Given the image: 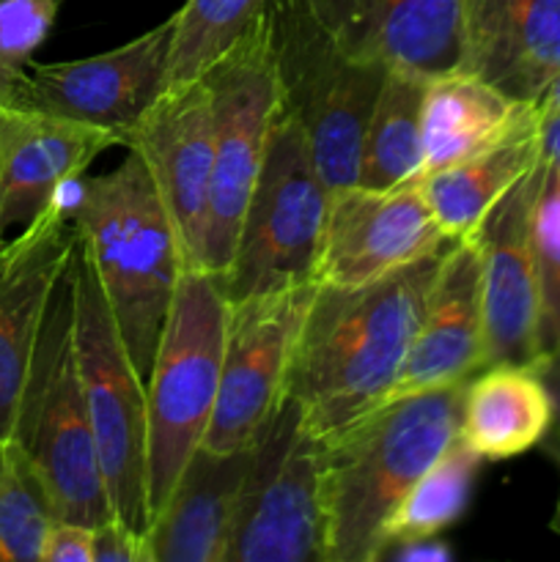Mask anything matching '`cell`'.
Segmentation results:
<instances>
[{
	"mask_svg": "<svg viewBox=\"0 0 560 562\" xmlns=\"http://www.w3.org/2000/svg\"><path fill=\"white\" fill-rule=\"evenodd\" d=\"M225 562H327L322 437L291 398L253 445Z\"/></svg>",
	"mask_w": 560,
	"mask_h": 562,
	"instance_id": "10",
	"label": "cell"
},
{
	"mask_svg": "<svg viewBox=\"0 0 560 562\" xmlns=\"http://www.w3.org/2000/svg\"><path fill=\"white\" fill-rule=\"evenodd\" d=\"M3 241H5V239H0V245H3Z\"/></svg>",
	"mask_w": 560,
	"mask_h": 562,
	"instance_id": "37",
	"label": "cell"
},
{
	"mask_svg": "<svg viewBox=\"0 0 560 562\" xmlns=\"http://www.w3.org/2000/svg\"><path fill=\"white\" fill-rule=\"evenodd\" d=\"M38 562H93V527L55 519L44 538Z\"/></svg>",
	"mask_w": 560,
	"mask_h": 562,
	"instance_id": "31",
	"label": "cell"
},
{
	"mask_svg": "<svg viewBox=\"0 0 560 562\" xmlns=\"http://www.w3.org/2000/svg\"><path fill=\"white\" fill-rule=\"evenodd\" d=\"M450 245L421 181L393 190L351 184L329 192L316 283L362 285L439 256Z\"/></svg>",
	"mask_w": 560,
	"mask_h": 562,
	"instance_id": "14",
	"label": "cell"
},
{
	"mask_svg": "<svg viewBox=\"0 0 560 562\" xmlns=\"http://www.w3.org/2000/svg\"><path fill=\"white\" fill-rule=\"evenodd\" d=\"M536 104L516 102L470 71L428 77L423 93V176L514 135Z\"/></svg>",
	"mask_w": 560,
	"mask_h": 562,
	"instance_id": "22",
	"label": "cell"
},
{
	"mask_svg": "<svg viewBox=\"0 0 560 562\" xmlns=\"http://www.w3.org/2000/svg\"><path fill=\"white\" fill-rule=\"evenodd\" d=\"M170 38L173 14L132 42L91 58L60 64L31 60L11 104L99 126L124 143L126 132L168 88Z\"/></svg>",
	"mask_w": 560,
	"mask_h": 562,
	"instance_id": "12",
	"label": "cell"
},
{
	"mask_svg": "<svg viewBox=\"0 0 560 562\" xmlns=\"http://www.w3.org/2000/svg\"><path fill=\"white\" fill-rule=\"evenodd\" d=\"M60 0H0V102H14L33 53L49 36Z\"/></svg>",
	"mask_w": 560,
	"mask_h": 562,
	"instance_id": "29",
	"label": "cell"
},
{
	"mask_svg": "<svg viewBox=\"0 0 560 562\" xmlns=\"http://www.w3.org/2000/svg\"><path fill=\"white\" fill-rule=\"evenodd\" d=\"M58 519L53 494L20 439H0V562H38L49 525Z\"/></svg>",
	"mask_w": 560,
	"mask_h": 562,
	"instance_id": "27",
	"label": "cell"
},
{
	"mask_svg": "<svg viewBox=\"0 0 560 562\" xmlns=\"http://www.w3.org/2000/svg\"><path fill=\"white\" fill-rule=\"evenodd\" d=\"M541 159L538 113L497 146L478 151L450 168L434 170L421 179L428 209L450 241L464 239L489 209Z\"/></svg>",
	"mask_w": 560,
	"mask_h": 562,
	"instance_id": "24",
	"label": "cell"
},
{
	"mask_svg": "<svg viewBox=\"0 0 560 562\" xmlns=\"http://www.w3.org/2000/svg\"><path fill=\"white\" fill-rule=\"evenodd\" d=\"M549 527H552V532H558L560 536V499L558 505H555V514H552V521H549Z\"/></svg>",
	"mask_w": 560,
	"mask_h": 562,
	"instance_id": "36",
	"label": "cell"
},
{
	"mask_svg": "<svg viewBox=\"0 0 560 562\" xmlns=\"http://www.w3.org/2000/svg\"><path fill=\"white\" fill-rule=\"evenodd\" d=\"M541 371L544 382H547L549 395H552V426H549L547 437H544V453L555 461L560 470V349L547 351L541 360L536 362Z\"/></svg>",
	"mask_w": 560,
	"mask_h": 562,
	"instance_id": "33",
	"label": "cell"
},
{
	"mask_svg": "<svg viewBox=\"0 0 560 562\" xmlns=\"http://www.w3.org/2000/svg\"><path fill=\"white\" fill-rule=\"evenodd\" d=\"M428 77L390 66L362 137L357 184L371 190L415 184L423 179V93Z\"/></svg>",
	"mask_w": 560,
	"mask_h": 562,
	"instance_id": "25",
	"label": "cell"
},
{
	"mask_svg": "<svg viewBox=\"0 0 560 562\" xmlns=\"http://www.w3.org/2000/svg\"><path fill=\"white\" fill-rule=\"evenodd\" d=\"M269 0H184L173 14L168 88L198 80L267 11Z\"/></svg>",
	"mask_w": 560,
	"mask_h": 562,
	"instance_id": "28",
	"label": "cell"
},
{
	"mask_svg": "<svg viewBox=\"0 0 560 562\" xmlns=\"http://www.w3.org/2000/svg\"><path fill=\"white\" fill-rule=\"evenodd\" d=\"M253 448H198L143 541V562H225Z\"/></svg>",
	"mask_w": 560,
	"mask_h": 562,
	"instance_id": "21",
	"label": "cell"
},
{
	"mask_svg": "<svg viewBox=\"0 0 560 562\" xmlns=\"http://www.w3.org/2000/svg\"><path fill=\"white\" fill-rule=\"evenodd\" d=\"M360 58L423 77L461 71L467 0H302Z\"/></svg>",
	"mask_w": 560,
	"mask_h": 562,
	"instance_id": "18",
	"label": "cell"
},
{
	"mask_svg": "<svg viewBox=\"0 0 560 562\" xmlns=\"http://www.w3.org/2000/svg\"><path fill=\"white\" fill-rule=\"evenodd\" d=\"M318 283L228 302L223 373L201 448L247 450L264 437L289 398L296 340Z\"/></svg>",
	"mask_w": 560,
	"mask_h": 562,
	"instance_id": "11",
	"label": "cell"
},
{
	"mask_svg": "<svg viewBox=\"0 0 560 562\" xmlns=\"http://www.w3.org/2000/svg\"><path fill=\"white\" fill-rule=\"evenodd\" d=\"M461 71L536 104L560 75V0H467Z\"/></svg>",
	"mask_w": 560,
	"mask_h": 562,
	"instance_id": "20",
	"label": "cell"
},
{
	"mask_svg": "<svg viewBox=\"0 0 560 562\" xmlns=\"http://www.w3.org/2000/svg\"><path fill=\"white\" fill-rule=\"evenodd\" d=\"M110 146H121L113 132L0 102V239L31 225Z\"/></svg>",
	"mask_w": 560,
	"mask_h": 562,
	"instance_id": "19",
	"label": "cell"
},
{
	"mask_svg": "<svg viewBox=\"0 0 560 562\" xmlns=\"http://www.w3.org/2000/svg\"><path fill=\"white\" fill-rule=\"evenodd\" d=\"M464 384L388 401L322 437L327 562H377L412 483L459 437Z\"/></svg>",
	"mask_w": 560,
	"mask_h": 562,
	"instance_id": "3",
	"label": "cell"
},
{
	"mask_svg": "<svg viewBox=\"0 0 560 562\" xmlns=\"http://www.w3.org/2000/svg\"><path fill=\"white\" fill-rule=\"evenodd\" d=\"M55 198L75 225L126 351L146 382L187 263L157 184L141 154L126 148L119 168L77 176Z\"/></svg>",
	"mask_w": 560,
	"mask_h": 562,
	"instance_id": "2",
	"label": "cell"
},
{
	"mask_svg": "<svg viewBox=\"0 0 560 562\" xmlns=\"http://www.w3.org/2000/svg\"><path fill=\"white\" fill-rule=\"evenodd\" d=\"M439 256L362 285L318 283L289 373V398L316 437L382 404L421 322Z\"/></svg>",
	"mask_w": 560,
	"mask_h": 562,
	"instance_id": "1",
	"label": "cell"
},
{
	"mask_svg": "<svg viewBox=\"0 0 560 562\" xmlns=\"http://www.w3.org/2000/svg\"><path fill=\"white\" fill-rule=\"evenodd\" d=\"M327 206L329 187L313 165L305 132L280 108L234 258L220 274L228 302L316 283Z\"/></svg>",
	"mask_w": 560,
	"mask_h": 562,
	"instance_id": "8",
	"label": "cell"
},
{
	"mask_svg": "<svg viewBox=\"0 0 560 562\" xmlns=\"http://www.w3.org/2000/svg\"><path fill=\"white\" fill-rule=\"evenodd\" d=\"M544 179L547 162L538 159L467 236L481 258L489 366L541 360V302L533 228Z\"/></svg>",
	"mask_w": 560,
	"mask_h": 562,
	"instance_id": "13",
	"label": "cell"
},
{
	"mask_svg": "<svg viewBox=\"0 0 560 562\" xmlns=\"http://www.w3.org/2000/svg\"><path fill=\"white\" fill-rule=\"evenodd\" d=\"M538 143H541V159L549 170L560 173V110L538 108Z\"/></svg>",
	"mask_w": 560,
	"mask_h": 562,
	"instance_id": "34",
	"label": "cell"
},
{
	"mask_svg": "<svg viewBox=\"0 0 560 562\" xmlns=\"http://www.w3.org/2000/svg\"><path fill=\"white\" fill-rule=\"evenodd\" d=\"M121 146L143 157L187 263L203 267L209 192H212L214 121L206 77L170 86L124 135Z\"/></svg>",
	"mask_w": 560,
	"mask_h": 562,
	"instance_id": "15",
	"label": "cell"
},
{
	"mask_svg": "<svg viewBox=\"0 0 560 562\" xmlns=\"http://www.w3.org/2000/svg\"><path fill=\"white\" fill-rule=\"evenodd\" d=\"M93 562H143V538L124 521H102L93 527Z\"/></svg>",
	"mask_w": 560,
	"mask_h": 562,
	"instance_id": "32",
	"label": "cell"
},
{
	"mask_svg": "<svg viewBox=\"0 0 560 562\" xmlns=\"http://www.w3.org/2000/svg\"><path fill=\"white\" fill-rule=\"evenodd\" d=\"M538 108H555V110H560V75L555 77L552 82H549L547 88H544V93L541 97H538Z\"/></svg>",
	"mask_w": 560,
	"mask_h": 562,
	"instance_id": "35",
	"label": "cell"
},
{
	"mask_svg": "<svg viewBox=\"0 0 560 562\" xmlns=\"http://www.w3.org/2000/svg\"><path fill=\"white\" fill-rule=\"evenodd\" d=\"M486 366L481 258L464 236L450 241L439 256L421 322L382 404L464 384Z\"/></svg>",
	"mask_w": 560,
	"mask_h": 562,
	"instance_id": "17",
	"label": "cell"
},
{
	"mask_svg": "<svg viewBox=\"0 0 560 562\" xmlns=\"http://www.w3.org/2000/svg\"><path fill=\"white\" fill-rule=\"evenodd\" d=\"M75 349L97 439L99 467L113 516L146 541L152 530L148 497V393L137 373L93 263L80 241L71 256Z\"/></svg>",
	"mask_w": 560,
	"mask_h": 562,
	"instance_id": "7",
	"label": "cell"
},
{
	"mask_svg": "<svg viewBox=\"0 0 560 562\" xmlns=\"http://www.w3.org/2000/svg\"><path fill=\"white\" fill-rule=\"evenodd\" d=\"M536 269L541 302V357L560 349V173L547 168L536 209Z\"/></svg>",
	"mask_w": 560,
	"mask_h": 562,
	"instance_id": "30",
	"label": "cell"
},
{
	"mask_svg": "<svg viewBox=\"0 0 560 562\" xmlns=\"http://www.w3.org/2000/svg\"><path fill=\"white\" fill-rule=\"evenodd\" d=\"M225 327L228 296L223 278L198 263H184L146 379L152 516L168 503L206 437L220 393Z\"/></svg>",
	"mask_w": 560,
	"mask_h": 562,
	"instance_id": "4",
	"label": "cell"
},
{
	"mask_svg": "<svg viewBox=\"0 0 560 562\" xmlns=\"http://www.w3.org/2000/svg\"><path fill=\"white\" fill-rule=\"evenodd\" d=\"M201 77H206L209 82L214 121L212 192H209L203 267L223 274L234 258L247 198L261 173L269 137L283 108L267 14H261V20Z\"/></svg>",
	"mask_w": 560,
	"mask_h": 562,
	"instance_id": "9",
	"label": "cell"
},
{
	"mask_svg": "<svg viewBox=\"0 0 560 562\" xmlns=\"http://www.w3.org/2000/svg\"><path fill=\"white\" fill-rule=\"evenodd\" d=\"M16 439L42 470L58 519L88 527L115 519L77 366L71 261L55 285L38 335Z\"/></svg>",
	"mask_w": 560,
	"mask_h": 562,
	"instance_id": "6",
	"label": "cell"
},
{
	"mask_svg": "<svg viewBox=\"0 0 560 562\" xmlns=\"http://www.w3.org/2000/svg\"><path fill=\"white\" fill-rule=\"evenodd\" d=\"M269 44L283 110L305 132L329 192L357 184L362 137L390 66L349 53L302 0H269Z\"/></svg>",
	"mask_w": 560,
	"mask_h": 562,
	"instance_id": "5",
	"label": "cell"
},
{
	"mask_svg": "<svg viewBox=\"0 0 560 562\" xmlns=\"http://www.w3.org/2000/svg\"><path fill=\"white\" fill-rule=\"evenodd\" d=\"M481 461V456L459 434L395 505L393 516L384 527L388 552L390 547H410V543L428 541L445 527L453 525L464 514L472 477H475Z\"/></svg>",
	"mask_w": 560,
	"mask_h": 562,
	"instance_id": "26",
	"label": "cell"
},
{
	"mask_svg": "<svg viewBox=\"0 0 560 562\" xmlns=\"http://www.w3.org/2000/svg\"><path fill=\"white\" fill-rule=\"evenodd\" d=\"M552 395L536 362H494L464 387L461 439L483 461H508L544 442Z\"/></svg>",
	"mask_w": 560,
	"mask_h": 562,
	"instance_id": "23",
	"label": "cell"
},
{
	"mask_svg": "<svg viewBox=\"0 0 560 562\" xmlns=\"http://www.w3.org/2000/svg\"><path fill=\"white\" fill-rule=\"evenodd\" d=\"M75 245V225L58 198L0 245V439L16 437L38 335Z\"/></svg>",
	"mask_w": 560,
	"mask_h": 562,
	"instance_id": "16",
	"label": "cell"
}]
</instances>
